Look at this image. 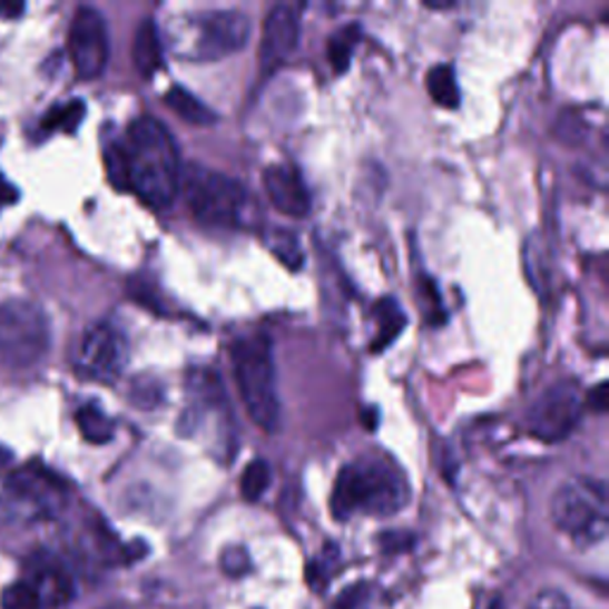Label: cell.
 I'll use <instances>...</instances> for the list:
<instances>
[{"mask_svg": "<svg viewBox=\"0 0 609 609\" xmlns=\"http://www.w3.org/2000/svg\"><path fill=\"white\" fill-rule=\"evenodd\" d=\"M121 160H125L127 190L141 198L153 210H165L179 194L181 160L179 148L169 129L155 117L134 119L125 144Z\"/></svg>", "mask_w": 609, "mask_h": 609, "instance_id": "1", "label": "cell"}, {"mask_svg": "<svg viewBox=\"0 0 609 609\" xmlns=\"http://www.w3.org/2000/svg\"><path fill=\"white\" fill-rule=\"evenodd\" d=\"M410 502V483L391 458L364 455L345 464L332 491V512L338 521L355 514L393 517Z\"/></svg>", "mask_w": 609, "mask_h": 609, "instance_id": "2", "label": "cell"}, {"mask_svg": "<svg viewBox=\"0 0 609 609\" xmlns=\"http://www.w3.org/2000/svg\"><path fill=\"white\" fill-rule=\"evenodd\" d=\"M167 39L179 60L210 62L229 58L248 43L251 17L240 10H203L169 17Z\"/></svg>", "mask_w": 609, "mask_h": 609, "instance_id": "3", "label": "cell"}, {"mask_svg": "<svg viewBox=\"0 0 609 609\" xmlns=\"http://www.w3.org/2000/svg\"><path fill=\"white\" fill-rule=\"evenodd\" d=\"M229 355L236 386L251 420L263 431H278L282 403H278L276 364L269 336L263 332L240 336L234 341Z\"/></svg>", "mask_w": 609, "mask_h": 609, "instance_id": "4", "label": "cell"}, {"mask_svg": "<svg viewBox=\"0 0 609 609\" xmlns=\"http://www.w3.org/2000/svg\"><path fill=\"white\" fill-rule=\"evenodd\" d=\"M179 190L196 222L215 229H236L246 224L251 196L246 186L229 174L188 165L181 169Z\"/></svg>", "mask_w": 609, "mask_h": 609, "instance_id": "5", "label": "cell"}, {"mask_svg": "<svg viewBox=\"0 0 609 609\" xmlns=\"http://www.w3.org/2000/svg\"><path fill=\"white\" fill-rule=\"evenodd\" d=\"M550 517L557 531L577 548H596L607 538L609 504L605 483L590 477L564 481L550 502Z\"/></svg>", "mask_w": 609, "mask_h": 609, "instance_id": "6", "label": "cell"}, {"mask_svg": "<svg viewBox=\"0 0 609 609\" xmlns=\"http://www.w3.org/2000/svg\"><path fill=\"white\" fill-rule=\"evenodd\" d=\"M67 504L65 483L39 464L17 469L0 483V514L10 521H41Z\"/></svg>", "mask_w": 609, "mask_h": 609, "instance_id": "7", "label": "cell"}, {"mask_svg": "<svg viewBox=\"0 0 609 609\" xmlns=\"http://www.w3.org/2000/svg\"><path fill=\"white\" fill-rule=\"evenodd\" d=\"M50 347L46 312L29 301L0 305V360L12 367H31Z\"/></svg>", "mask_w": 609, "mask_h": 609, "instance_id": "8", "label": "cell"}, {"mask_svg": "<svg viewBox=\"0 0 609 609\" xmlns=\"http://www.w3.org/2000/svg\"><path fill=\"white\" fill-rule=\"evenodd\" d=\"M586 410L583 391L573 379L557 381L533 400L527 412V426L536 439L560 443L579 426Z\"/></svg>", "mask_w": 609, "mask_h": 609, "instance_id": "9", "label": "cell"}, {"mask_svg": "<svg viewBox=\"0 0 609 609\" xmlns=\"http://www.w3.org/2000/svg\"><path fill=\"white\" fill-rule=\"evenodd\" d=\"M229 426L232 410L226 405V393L215 372L200 370L194 374L190 384V403L181 416V431L186 436L196 439L200 433L210 431V439L219 441V448H229Z\"/></svg>", "mask_w": 609, "mask_h": 609, "instance_id": "10", "label": "cell"}, {"mask_svg": "<svg viewBox=\"0 0 609 609\" xmlns=\"http://www.w3.org/2000/svg\"><path fill=\"white\" fill-rule=\"evenodd\" d=\"M129 360V343L117 326L102 322L84 334L77 353V370L100 384H112Z\"/></svg>", "mask_w": 609, "mask_h": 609, "instance_id": "11", "label": "cell"}, {"mask_svg": "<svg viewBox=\"0 0 609 609\" xmlns=\"http://www.w3.org/2000/svg\"><path fill=\"white\" fill-rule=\"evenodd\" d=\"M69 58L81 79H98L110 60L106 17L96 8H79L69 24Z\"/></svg>", "mask_w": 609, "mask_h": 609, "instance_id": "12", "label": "cell"}, {"mask_svg": "<svg viewBox=\"0 0 609 609\" xmlns=\"http://www.w3.org/2000/svg\"><path fill=\"white\" fill-rule=\"evenodd\" d=\"M301 43V12L295 6H274L265 20L263 43H259V67L274 72L291 60Z\"/></svg>", "mask_w": 609, "mask_h": 609, "instance_id": "13", "label": "cell"}, {"mask_svg": "<svg viewBox=\"0 0 609 609\" xmlns=\"http://www.w3.org/2000/svg\"><path fill=\"white\" fill-rule=\"evenodd\" d=\"M263 184L269 203L286 217L303 219L312 210V194L301 169L288 163L269 165L263 174Z\"/></svg>", "mask_w": 609, "mask_h": 609, "instance_id": "14", "label": "cell"}, {"mask_svg": "<svg viewBox=\"0 0 609 609\" xmlns=\"http://www.w3.org/2000/svg\"><path fill=\"white\" fill-rule=\"evenodd\" d=\"M134 65L138 75L144 79H150L163 67V37L150 17L138 24L134 37Z\"/></svg>", "mask_w": 609, "mask_h": 609, "instance_id": "15", "label": "cell"}, {"mask_svg": "<svg viewBox=\"0 0 609 609\" xmlns=\"http://www.w3.org/2000/svg\"><path fill=\"white\" fill-rule=\"evenodd\" d=\"M374 324H376V334L372 338V351L381 353L403 334V328L407 324V317L403 307L397 305L395 298H381L374 305Z\"/></svg>", "mask_w": 609, "mask_h": 609, "instance_id": "16", "label": "cell"}, {"mask_svg": "<svg viewBox=\"0 0 609 609\" xmlns=\"http://www.w3.org/2000/svg\"><path fill=\"white\" fill-rule=\"evenodd\" d=\"M165 106L171 108L184 121H188V125L194 127H210L217 121L215 110L207 108L198 96L186 91L184 86H171V89H167Z\"/></svg>", "mask_w": 609, "mask_h": 609, "instance_id": "17", "label": "cell"}, {"mask_svg": "<svg viewBox=\"0 0 609 609\" xmlns=\"http://www.w3.org/2000/svg\"><path fill=\"white\" fill-rule=\"evenodd\" d=\"M426 89L431 100L436 102V106L445 108V110H455L460 108V84H458V75L455 69L450 65H436L429 69L426 75Z\"/></svg>", "mask_w": 609, "mask_h": 609, "instance_id": "18", "label": "cell"}, {"mask_svg": "<svg viewBox=\"0 0 609 609\" xmlns=\"http://www.w3.org/2000/svg\"><path fill=\"white\" fill-rule=\"evenodd\" d=\"M360 39H362V29L357 24H345L332 33V39H328V43H326V56H328V62H332L336 75L347 72Z\"/></svg>", "mask_w": 609, "mask_h": 609, "instance_id": "19", "label": "cell"}, {"mask_svg": "<svg viewBox=\"0 0 609 609\" xmlns=\"http://www.w3.org/2000/svg\"><path fill=\"white\" fill-rule=\"evenodd\" d=\"M265 243L267 248L272 251V255L278 259V263L286 265L288 269H301L305 263V253L301 240L295 234L286 232V229H269L265 234Z\"/></svg>", "mask_w": 609, "mask_h": 609, "instance_id": "20", "label": "cell"}, {"mask_svg": "<svg viewBox=\"0 0 609 609\" xmlns=\"http://www.w3.org/2000/svg\"><path fill=\"white\" fill-rule=\"evenodd\" d=\"M81 436L91 443H108L115 436V422L98 405H84L77 412Z\"/></svg>", "mask_w": 609, "mask_h": 609, "instance_id": "21", "label": "cell"}, {"mask_svg": "<svg viewBox=\"0 0 609 609\" xmlns=\"http://www.w3.org/2000/svg\"><path fill=\"white\" fill-rule=\"evenodd\" d=\"M272 483V466L265 460H253L240 477V495L248 502H257Z\"/></svg>", "mask_w": 609, "mask_h": 609, "instance_id": "22", "label": "cell"}, {"mask_svg": "<svg viewBox=\"0 0 609 609\" xmlns=\"http://www.w3.org/2000/svg\"><path fill=\"white\" fill-rule=\"evenodd\" d=\"M43 596L39 593V588L31 583V579H22L12 583L6 596H3V609H43Z\"/></svg>", "mask_w": 609, "mask_h": 609, "instance_id": "23", "label": "cell"}, {"mask_svg": "<svg viewBox=\"0 0 609 609\" xmlns=\"http://www.w3.org/2000/svg\"><path fill=\"white\" fill-rule=\"evenodd\" d=\"M416 298L422 301V305L426 310V320L431 324L441 326L445 322V310H443V303H441V293H439L436 284H433L429 276L416 278Z\"/></svg>", "mask_w": 609, "mask_h": 609, "instance_id": "24", "label": "cell"}, {"mask_svg": "<svg viewBox=\"0 0 609 609\" xmlns=\"http://www.w3.org/2000/svg\"><path fill=\"white\" fill-rule=\"evenodd\" d=\"M84 102L81 100H72L65 102V106L50 110L46 117V127L48 129H62V131H77V127L81 125L84 119Z\"/></svg>", "mask_w": 609, "mask_h": 609, "instance_id": "25", "label": "cell"}, {"mask_svg": "<svg viewBox=\"0 0 609 609\" xmlns=\"http://www.w3.org/2000/svg\"><path fill=\"white\" fill-rule=\"evenodd\" d=\"M336 564H338V550H336V546H328L324 550V554L317 557V560L307 567V581H310V586L315 588V590L326 588V583H328V579H332V573L336 569Z\"/></svg>", "mask_w": 609, "mask_h": 609, "instance_id": "26", "label": "cell"}, {"mask_svg": "<svg viewBox=\"0 0 609 609\" xmlns=\"http://www.w3.org/2000/svg\"><path fill=\"white\" fill-rule=\"evenodd\" d=\"M251 569V557L246 552V548H226L224 554H222V571L226 573V577H243V573H248Z\"/></svg>", "mask_w": 609, "mask_h": 609, "instance_id": "27", "label": "cell"}, {"mask_svg": "<svg viewBox=\"0 0 609 609\" xmlns=\"http://www.w3.org/2000/svg\"><path fill=\"white\" fill-rule=\"evenodd\" d=\"M527 609H577V607L571 605V600L562 593V590L546 588L529 600Z\"/></svg>", "mask_w": 609, "mask_h": 609, "instance_id": "28", "label": "cell"}, {"mask_svg": "<svg viewBox=\"0 0 609 609\" xmlns=\"http://www.w3.org/2000/svg\"><path fill=\"white\" fill-rule=\"evenodd\" d=\"M362 598H364V586L355 583L343 590V593L336 598V602L332 605V609H357Z\"/></svg>", "mask_w": 609, "mask_h": 609, "instance_id": "29", "label": "cell"}, {"mask_svg": "<svg viewBox=\"0 0 609 609\" xmlns=\"http://www.w3.org/2000/svg\"><path fill=\"white\" fill-rule=\"evenodd\" d=\"M410 546H412V536H405V533L381 536V548H384L386 552H400V550H407Z\"/></svg>", "mask_w": 609, "mask_h": 609, "instance_id": "30", "label": "cell"}, {"mask_svg": "<svg viewBox=\"0 0 609 609\" xmlns=\"http://www.w3.org/2000/svg\"><path fill=\"white\" fill-rule=\"evenodd\" d=\"M17 200V190L10 181H6L3 177H0V207H6L10 203Z\"/></svg>", "mask_w": 609, "mask_h": 609, "instance_id": "31", "label": "cell"}, {"mask_svg": "<svg viewBox=\"0 0 609 609\" xmlns=\"http://www.w3.org/2000/svg\"><path fill=\"white\" fill-rule=\"evenodd\" d=\"M590 405H593L598 412L607 410V384H598V389L593 393V400H590Z\"/></svg>", "mask_w": 609, "mask_h": 609, "instance_id": "32", "label": "cell"}, {"mask_svg": "<svg viewBox=\"0 0 609 609\" xmlns=\"http://www.w3.org/2000/svg\"><path fill=\"white\" fill-rule=\"evenodd\" d=\"M24 10V6H0V14L3 17H14V14H20Z\"/></svg>", "mask_w": 609, "mask_h": 609, "instance_id": "33", "label": "cell"}]
</instances>
